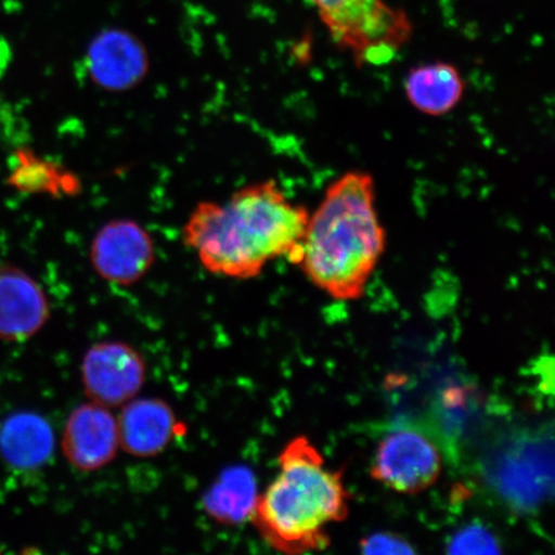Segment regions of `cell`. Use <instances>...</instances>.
Returning a JSON list of instances; mask_svg holds the SVG:
<instances>
[{
    "instance_id": "16",
    "label": "cell",
    "mask_w": 555,
    "mask_h": 555,
    "mask_svg": "<svg viewBox=\"0 0 555 555\" xmlns=\"http://www.w3.org/2000/svg\"><path fill=\"white\" fill-rule=\"evenodd\" d=\"M449 553L494 554L501 553L494 535L481 525H469L455 533L449 544Z\"/></svg>"
},
{
    "instance_id": "17",
    "label": "cell",
    "mask_w": 555,
    "mask_h": 555,
    "mask_svg": "<svg viewBox=\"0 0 555 555\" xmlns=\"http://www.w3.org/2000/svg\"><path fill=\"white\" fill-rule=\"evenodd\" d=\"M362 552L364 554H414V547L404 538L395 533H373L362 540Z\"/></svg>"
},
{
    "instance_id": "13",
    "label": "cell",
    "mask_w": 555,
    "mask_h": 555,
    "mask_svg": "<svg viewBox=\"0 0 555 555\" xmlns=\"http://www.w3.org/2000/svg\"><path fill=\"white\" fill-rule=\"evenodd\" d=\"M53 450V428L38 413L12 414L0 426V456L12 468H40L51 460Z\"/></svg>"
},
{
    "instance_id": "2",
    "label": "cell",
    "mask_w": 555,
    "mask_h": 555,
    "mask_svg": "<svg viewBox=\"0 0 555 555\" xmlns=\"http://www.w3.org/2000/svg\"><path fill=\"white\" fill-rule=\"evenodd\" d=\"M376 196L370 172L347 171L309 215L296 263L335 300H359L385 254L387 235Z\"/></svg>"
},
{
    "instance_id": "10",
    "label": "cell",
    "mask_w": 555,
    "mask_h": 555,
    "mask_svg": "<svg viewBox=\"0 0 555 555\" xmlns=\"http://www.w3.org/2000/svg\"><path fill=\"white\" fill-rule=\"evenodd\" d=\"M50 317V304L40 284L24 270L0 266V339L26 341Z\"/></svg>"
},
{
    "instance_id": "5",
    "label": "cell",
    "mask_w": 555,
    "mask_h": 555,
    "mask_svg": "<svg viewBox=\"0 0 555 555\" xmlns=\"http://www.w3.org/2000/svg\"><path fill=\"white\" fill-rule=\"evenodd\" d=\"M441 468V454L433 440L413 428H401L378 443L371 475L399 494L415 495L439 480Z\"/></svg>"
},
{
    "instance_id": "15",
    "label": "cell",
    "mask_w": 555,
    "mask_h": 555,
    "mask_svg": "<svg viewBox=\"0 0 555 555\" xmlns=\"http://www.w3.org/2000/svg\"><path fill=\"white\" fill-rule=\"evenodd\" d=\"M17 158L18 166L12 173L11 184L18 191L50 193L53 196H61V194L73 196L80 192L79 178L60 166L44 162L30 152L21 151Z\"/></svg>"
},
{
    "instance_id": "8",
    "label": "cell",
    "mask_w": 555,
    "mask_h": 555,
    "mask_svg": "<svg viewBox=\"0 0 555 555\" xmlns=\"http://www.w3.org/2000/svg\"><path fill=\"white\" fill-rule=\"evenodd\" d=\"M90 79L106 92H127L141 85L150 69V55L133 33L117 27L94 35L86 54Z\"/></svg>"
},
{
    "instance_id": "1",
    "label": "cell",
    "mask_w": 555,
    "mask_h": 555,
    "mask_svg": "<svg viewBox=\"0 0 555 555\" xmlns=\"http://www.w3.org/2000/svg\"><path fill=\"white\" fill-rule=\"evenodd\" d=\"M309 215L275 180H263L235 191L227 203L198 204L183 238L208 272L251 280L283 256L296 263Z\"/></svg>"
},
{
    "instance_id": "6",
    "label": "cell",
    "mask_w": 555,
    "mask_h": 555,
    "mask_svg": "<svg viewBox=\"0 0 555 555\" xmlns=\"http://www.w3.org/2000/svg\"><path fill=\"white\" fill-rule=\"evenodd\" d=\"M145 377L144 358L125 343L95 344L82 358V387L89 401L95 404L109 409L127 404L141 392Z\"/></svg>"
},
{
    "instance_id": "4",
    "label": "cell",
    "mask_w": 555,
    "mask_h": 555,
    "mask_svg": "<svg viewBox=\"0 0 555 555\" xmlns=\"http://www.w3.org/2000/svg\"><path fill=\"white\" fill-rule=\"evenodd\" d=\"M335 43L358 66L390 62L412 35L405 13L387 0H310Z\"/></svg>"
},
{
    "instance_id": "7",
    "label": "cell",
    "mask_w": 555,
    "mask_h": 555,
    "mask_svg": "<svg viewBox=\"0 0 555 555\" xmlns=\"http://www.w3.org/2000/svg\"><path fill=\"white\" fill-rule=\"evenodd\" d=\"M155 243L137 221L116 219L104 224L90 246V261L102 280L131 286L154 266Z\"/></svg>"
},
{
    "instance_id": "14",
    "label": "cell",
    "mask_w": 555,
    "mask_h": 555,
    "mask_svg": "<svg viewBox=\"0 0 555 555\" xmlns=\"http://www.w3.org/2000/svg\"><path fill=\"white\" fill-rule=\"evenodd\" d=\"M259 492L251 469L229 468L205 495L207 515L223 525H241L251 519Z\"/></svg>"
},
{
    "instance_id": "12",
    "label": "cell",
    "mask_w": 555,
    "mask_h": 555,
    "mask_svg": "<svg viewBox=\"0 0 555 555\" xmlns=\"http://www.w3.org/2000/svg\"><path fill=\"white\" fill-rule=\"evenodd\" d=\"M404 92L418 113L441 117L460 106L466 80L453 64L437 61L413 67L405 76Z\"/></svg>"
},
{
    "instance_id": "11",
    "label": "cell",
    "mask_w": 555,
    "mask_h": 555,
    "mask_svg": "<svg viewBox=\"0 0 555 555\" xmlns=\"http://www.w3.org/2000/svg\"><path fill=\"white\" fill-rule=\"evenodd\" d=\"M122 406L117 425L125 453L137 457L162 454L177 434V416L168 402L134 398Z\"/></svg>"
},
{
    "instance_id": "3",
    "label": "cell",
    "mask_w": 555,
    "mask_h": 555,
    "mask_svg": "<svg viewBox=\"0 0 555 555\" xmlns=\"http://www.w3.org/2000/svg\"><path fill=\"white\" fill-rule=\"evenodd\" d=\"M280 474L259 494L253 522L268 545L286 554L323 551L328 527L349 516V491L341 472L327 466L308 437L297 436L281 451Z\"/></svg>"
},
{
    "instance_id": "9",
    "label": "cell",
    "mask_w": 555,
    "mask_h": 555,
    "mask_svg": "<svg viewBox=\"0 0 555 555\" xmlns=\"http://www.w3.org/2000/svg\"><path fill=\"white\" fill-rule=\"evenodd\" d=\"M61 446L67 462L78 470L108 466L120 449L116 416L109 408L92 401L75 408L66 421Z\"/></svg>"
}]
</instances>
